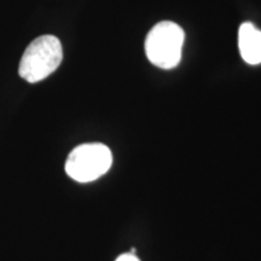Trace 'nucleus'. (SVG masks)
Wrapping results in <instances>:
<instances>
[{"label": "nucleus", "instance_id": "1", "mask_svg": "<svg viewBox=\"0 0 261 261\" xmlns=\"http://www.w3.org/2000/svg\"><path fill=\"white\" fill-rule=\"evenodd\" d=\"M63 60V50L58 38L41 35L33 40L25 48L19 62L18 74L31 84L46 79L60 67Z\"/></svg>", "mask_w": 261, "mask_h": 261}, {"label": "nucleus", "instance_id": "2", "mask_svg": "<svg viewBox=\"0 0 261 261\" xmlns=\"http://www.w3.org/2000/svg\"><path fill=\"white\" fill-rule=\"evenodd\" d=\"M184 39L185 34L180 25L171 21L160 22L146 35V57L156 67L172 69L181 60Z\"/></svg>", "mask_w": 261, "mask_h": 261}, {"label": "nucleus", "instance_id": "3", "mask_svg": "<svg viewBox=\"0 0 261 261\" xmlns=\"http://www.w3.org/2000/svg\"><path fill=\"white\" fill-rule=\"evenodd\" d=\"M113 163L110 149L102 143L76 146L65 161V172L77 182H91L103 177Z\"/></svg>", "mask_w": 261, "mask_h": 261}, {"label": "nucleus", "instance_id": "4", "mask_svg": "<svg viewBox=\"0 0 261 261\" xmlns=\"http://www.w3.org/2000/svg\"><path fill=\"white\" fill-rule=\"evenodd\" d=\"M238 47L241 56L248 64L261 63V32L249 22L241 24L238 31Z\"/></svg>", "mask_w": 261, "mask_h": 261}, {"label": "nucleus", "instance_id": "5", "mask_svg": "<svg viewBox=\"0 0 261 261\" xmlns=\"http://www.w3.org/2000/svg\"><path fill=\"white\" fill-rule=\"evenodd\" d=\"M115 261H140V260L136 256V254L125 253V254H121V255L117 257Z\"/></svg>", "mask_w": 261, "mask_h": 261}]
</instances>
